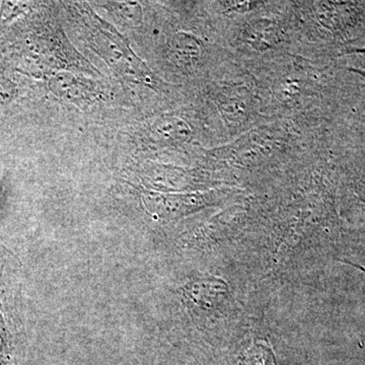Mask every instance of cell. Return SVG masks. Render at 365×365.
<instances>
[{"label":"cell","mask_w":365,"mask_h":365,"mask_svg":"<svg viewBox=\"0 0 365 365\" xmlns=\"http://www.w3.org/2000/svg\"><path fill=\"white\" fill-rule=\"evenodd\" d=\"M184 292L197 307L212 309L227 297L228 290L222 280L209 278L189 283L185 287Z\"/></svg>","instance_id":"1"},{"label":"cell","mask_w":365,"mask_h":365,"mask_svg":"<svg viewBox=\"0 0 365 365\" xmlns=\"http://www.w3.org/2000/svg\"><path fill=\"white\" fill-rule=\"evenodd\" d=\"M240 365H276L272 349L262 341L255 342L242 354Z\"/></svg>","instance_id":"2"},{"label":"cell","mask_w":365,"mask_h":365,"mask_svg":"<svg viewBox=\"0 0 365 365\" xmlns=\"http://www.w3.org/2000/svg\"><path fill=\"white\" fill-rule=\"evenodd\" d=\"M348 71L355 72V73H359L360 76H364L365 78V71L364 69H359V68H352V67H350V68H347Z\"/></svg>","instance_id":"3"}]
</instances>
